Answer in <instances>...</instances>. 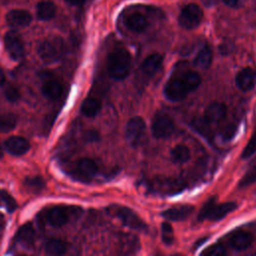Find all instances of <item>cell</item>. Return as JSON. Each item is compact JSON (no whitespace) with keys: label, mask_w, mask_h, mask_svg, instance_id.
I'll list each match as a JSON object with an SVG mask.
<instances>
[{"label":"cell","mask_w":256,"mask_h":256,"mask_svg":"<svg viewBox=\"0 0 256 256\" xmlns=\"http://www.w3.org/2000/svg\"><path fill=\"white\" fill-rule=\"evenodd\" d=\"M56 14V6L51 1H42L37 6V16L42 21L51 20Z\"/></svg>","instance_id":"cb8c5ba5"},{"label":"cell","mask_w":256,"mask_h":256,"mask_svg":"<svg viewBox=\"0 0 256 256\" xmlns=\"http://www.w3.org/2000/svg\"><path fill=\"white\" fill-rule=\"evenodd\" d=\"M146 133L145 121L140 116L131 118L125 128V139L131 147L139 146Z\"/></svg>","instance_id":"8992f818"},{"label":"cell","mask_w":256,"mask_h":256,"mask_svg":"<svg viewBox=\"0 0 256 256\" xmlns=\"http://www.w3.org/2000/svg\"><path fill=\"white\" fill-rule=\"evenodd\" d=\"M108 212L119 219L125 226L138 230V231H144L146 232L148 230L147 224L130 208L120 205H112L107 208Z\"/></svg>","instance_id":"277c9868"},{"label":"cell","mask_w":256,"mask_h":256,"mask_svg":"<svg viewBox=\"0 0 256 256\" xmlns=\"http://www.w3.org/2000/svg\"><path fill=\"white\" fill-rule=\"evenodd\" d=\"M174 122L172 118L164 113V112H157L152 120L151 130L152 134L157 139H165L170 137L174 132Z\"/></svg>","instance_id":"52a82bcc"},{"label":"cell","mask_w":256,"mask_h":256,"mask_svg":"<svg viewBox=\"0 0 256 256\" xmlns=\"http://www.w3.org/2000/svg\"><path fill=\"white\" fill-rule=\"evenodd\" d=\"M16 240L25 247H30L35 241V231L31 223L24 224L19 228L16 234Z\"/></svg>","instance_id":"44dd1931"},{"label":"cell","mask_w":256,"mask_h":256,"mask_svg":"<svg viewBox=\"0 0 256 256\" xmlns=\"http://www.w3.org/2000/svg\"><path fill=\"white\" fill-rule=\"evenodd\" d=\"M252 235L246 231L234 232L229 237L230 246L236 250H245L252 244Z\"/></svg>","instance_id":"ac0fdd59"},{"label":"cell","mask_w":256,"mask_h":256,"mask_svg":"<svg viewBox=\"0 0 256 256\" xmlns=\"http://www.w3.org/2000/svg\"><path fill=\"white\" fill-rule=\"evenodd\" d=\"M63 87L55 79H47L42 86V93L49 99H57L61 96Z\"/></svg>","instance_id":"603a6c76"},{"label":"cell","mask_w":256,"mask_h":256,"mask_svg":"<svg viewBox=\"0 0 256 256\" xmlns=\"http://www.w3.org/2000/svg\"><path fill=\"white\" fill-rule=\"evenodd\" d=\"M0 199L5 204V206L9 212H12L16 209L17 204H16L14 198L11 195H9L6 191H0Z\"/></svg>","instance_id":"e575fe53"},{"label":"cell","mask_w":256,"mask_h":256,"mask_svg":"<svg viewBox=\"0 0 256 256\" xmlns=\"http://www.w3.org/2000/svg\"><path fill=\"white\" fill-rule=\"evenodd\" d=\"M100 110H101V103L98 99L94 97H87L81 105V112L87 117L96 116Z\"/></svg>","instance_id":"d4e9b609"},{"label":"cell","mask_w":256,"mask_h":256,"mask_svg":"<svg viewBox=\"0 0 256 256\" xmlns=\"http://www.w3.org/2000/svg\"><path fill=\"white\" fill-rule=\"evenodd\" d=\"M131 68V55L124 48L113 50L108 57L107 70L109 76L114 80L125 79Z\"/></svg>","instance_id":"7a4b0ae2"},{"label":"cell","mask_w":256,"mask_h":256,"mask_svg":"<svg viewBox=\"0 0 256 256\" xmlns=\"http://www.w3.org/2000/svg\"><path fill=\"white\" fill-rule=\"evenodd\" d=\"M212 62V51L208 46H203L194 59V65L201 69H207Z\"/></svg>","instance_id":"484cf974"},{"label":"cell","mask_w":256,"mask_h":256,"mask_svg":"<svg viewBox=\"0 0 256 256\" xmlns=\"http://www.w3.org/2000/svg\"><path fill=\"white\" fill-rule=\"evenodd\" d=\"M67 249V242L59 238H51L45 243V251L49 256H63Z\"/></svg>","instance_id":"7402d4cb"},{"label":"cell","mask_w":256,"mask_h":256,"mask_svg":"<svg viewBox=\"0 0 256 256\" xmlns=\"http://www.w3.org/2000/svg\"><path fill=\"white\" fill-rule=\"evenodd\" d=\"M24 186L33 193H39L45 186V182L41 177H28L24 180Z\"/></svg>","instance_id":"f546056e"},{"label":"cell","mask_w":256,"mask_h":256,"mask_svg":"<svg viewBox=\"0 0 256 256\" xmlns=\"http://www.w3.org/2000/svg\"><path fill=\"white\" fill-rule=\"evenodd\" d=\"M200 83L201 78L197 72L185 71L167 81L164 87V95L169 101H182L189 93L197 89Z\"/></svg>","instance_id":"6da1fadb"},{"label":"cell","mask_w":256,"mask_h":256,"mask_svg":"<svg viewBox=\"0 0 256 256\" xmlns=\"http://www.w3.org/2000/svg\"><path fill=\"white\" fill-rule=\"evenodd\" d=\"M202 256H226V248L221 243L213 244L207 247L201 254Z\"/></svg>","instance_id":"4dcf8cb0"},{"label":"cell","mask_w":256,"mask_h":256,"mask_svg":"<svg viewBox=\"0 0 256 256\" xmlns=\"http://www.w3.org/2000/svg\"><path fill=\"white\" fill-rule=\"evenodd\" d=\"M65 52L64 41L59 36L43 40L38 46V55L45 63H53L62 58Z\"/></svg>","instance_id":"3957f363"},{"label":"cell","mask_w":256,"mask_h":256,"mask_svg":"<svg viewBox=\"0 0 256 256\" xmlns=\"http://www.w3.org/2000/svg\"><path fill=\"white\" fill-rule=\"evenodd\" d=\"M5 83V74L3 70L0 68V86H2Z\"/></svg>","instance_id":"74e56055"},{"label":"cell","mask_w":256,"mask_h":256,"mask_svg":"<svg viewBox=\"0 0 256 256\" xmlns=\"http://www.w3.org/2000/svg\"><path fill=\"white\" fill-rule=\"evenodd\" d=\"M125 25L130 31L139 33L146 29L148 21L143 14L136 12L127 16V18L125 19Z\"/></svg>","instance_id":"ffe728a7"},{"label":"cell","mask_w":256,"mask_h":256,"mask_svg":"<svg viewBox=\"0 0 256 256\" xmlns=\"http://www.w3.org/2000/svg\"><path fill=\"white\" fill-rule=\"evenodd\" d=\"M193 210L194 207L192 205H179L163 211L162 216L171 221H180L188 218Z\"/></svg>","instance_id":"e0dca14e"},{"label":"cell","mask_w":256,"mask_h":256,"mask_svg":"<svg viewBox=\"0 0 256 256\" xmlns=\"http://www.w3.org/2000/svg\"><path fill=\"white\" fill-rule=\"evenodd\" d=\"M98 172L96 162L90 158H81L75 162L73 174L81 181H90Z\"/></svg>","instance_id":"8fae6325"},{"label":"cell","mask_w":256,"mask_h":256,"mask_svg":"<svg viewBox=\"0 0 256 256\" xmlns=\"http://www.w3.org/2000/svg\"><path fill=\"white\" fill-rule=\"evenodd\" d=\"M222 1L224 2L225 5L229 7H235L239 3V0H222Z\"/></svg>","instance_id":"d590c367"},{"label":"cell","mask_w":256,"mask_h":256,"mask_svg":"<svg viewBox=\"0 0 256 256\" xmlns=\"http://www.w3.org/2000/svg\"><path fill=\"white\" fill-rule=\"evenodd\" d=\"M171 158L175 163L183 164L190 159V150L184 144H178L174 146L170 152Z\"/></svg>","instance_id":"4316f807"},{"label":"cell","mask_w":256,"mask_h":256,"mask_svg":"<svg viewBox=\"0 0 256 256\" xmlns=\"http://www.w3.org/2000/svg\"><path fill=\"white\" fill-rule=\"evenodd\" d=\"M75 210L77 209H70L64 206H54L46 209L42 213V219L52 227H61L69 221L71 214Z\"/></svg>","instance_id":"9c48e42d"},{"label":"cell","mask_w":256,"mask_h":256,"mask_svg":"<svg viewBox=\"0 0 256 256\" xmlns=\"http://www.w3.org/2000/svg\"><path fill=\"white\" fill-rule=\"evenodd\" d=\"M161 235H162V241L167 244L170 245L173 243V239H174V235H173V228L171 226V224H169L168 222H163L161 225Z\"/></svg>","instance_id":"1f68e13d"},{"label":"cell","mask_w":256,"mask_h":256,"mask_svg":"<svg viewBox=\"0 0 256 256\" xmlns=\"http://www.w3.org/2000/svg\"><path fill=\"white\" fill-rule=\"evenodd\" d=\"M255 153H256V130L254 131V133L252 134V136H251L250 140L248 141L247 145L243 149L242 158L247 159V158L251 157L252 155H254Z\"/></svg>","instance_id":"836d02e7"},{"label":"cell","mask_w":256,"mask_h":256,"mask_svg":"<svg viewBox=\"0 0 256 256\" xmlns=\"http://www.w3.org/2000/svg\"><path fill=\"white\" fill-rule=\"evenodd\" d=\"M152 191L162 194H175L184 189V184L174 178H157L150 182Z\"/></svg>","instance_id":"7c38bea8"},{"label":"cell","mask_w":256,"mask_h":256,"mask_svg":"<svg viewBox=\"0 0 256 256\" xmlns=\"http://www.w3.org/2000/svg\"><path fill=\"white\" fill-rule=\"evenodd\" d=\"M17 123V118L12 113L0 114V132L11 131Z\"/></svg>","instance_id":"f1b7e54d"},{"label":"cell","mask_w":256,"mask_h":256,"mask_svg":"<svg viewBox=\"0 0 256 256\" xmlns=\"http://www.w3.org/2000/svg\"><path fill=\"white\" fill-rule=\"evenodd\" d=\"M4 45L9 56L15 60H20L24 55V45L20 35L14 31H8L4 36Z\"/></svg>","instance_id":"30bf717a"},{"label":"cell","mask_w":256,"mask_h":256,"mask_svg":"<svg viewBox=\"0 0 256 256\" xmlns=\"http://www.w3.org/2000/svg\"><path fill=\"white\" fill-rule=\"evenodd\" d=\"M4 147L10 154L14 156H21L29 150L30 144L24 137L11 136L5 141Z\"/></svg>","instance_id":"2e32d148"},{"label":"cell","mask_w":256,"mask_h":256,"mask_svg":"<svg viewBox=\"0 0 256 256\" xmlns=\"http://www.w3.org/2000/svg\"><path fill=\"white\" fill-rule=\"evenodd\" d=\"M203 19V11L197 4L190 3L186 5L180 12L178 17L179 24L184 29L196 28Z\"/></svg>","instance_id":"ba28073f"},{"label":"cell","mask_w":256,"mask_h":256,"mask_svg":"<svg viewBox=\"0 0 256 256\" xmlns=\"http://www.w3.org/2000/svg\"><path fill=\"white\" fill-rule=\"evenodd\" d=\"M163 62V56L158 53L149 55L141 65V71L146 76H153L161 67Z\"/></svg>","instance_id":"d6986e66"},{"label":"cell","mask_w":256,"mask_h":256,"mask_svg":"<svg viewBox=\"0 0 256 256\" xmlns=\"http://www.w3.org/2000/svg\"><path fill=\"white\" fill-rule=\"evenodd\" d=\"M227 115V106L221 102L211 103L204 112V120L206 123L217 124L225 119Z\"/></svg>","instance_id":"4fadbf2b"},{"label":"cell","mask_w":256,"mask_h":256,"mask_svg":"<svg viewBox=\"0 0 256 256\" xmlns=\"http://www.w3.org/2000/svg\"><path fill=\"white\" fill-rule=\"evenodd\" d=\"M235 82L241 91L247 92L255 86L256 72L250 67L243 68L236 74Z\"/></svg>","instance_id":"5bb4252c"},{"label":"cell","mask_w":256,"mask_h":256,"mask_svg":"<svg viewBox=\"0 0 256 256\" xmlns=\"http://www.w3.org/2000/svg\"><path fill=\"white\" fill-rule=\"evenodd\" d=\"M174 256H180V255H174Z\"/></svg>","instance_id":"60d3db41"},{"label":"cell","mask_w":256,"mask_h":256,"mask_svg":"<svg viewBox=\"0 0 256 256\" xmlns=\"http://www.w3.org/2000/svg\"><path fill=\"white\" fill-rule=\"evenodd\" d=\"M236 203L234 202H225L221 204H216L215 199H209L202 207L199 213V220L209 219L213 221L220 220L224 218L227 214L231 213L236 209Z\"/></svg>","instance_id":"5b68a950"},{"label":"cell","mask_w":256,"mask_h":256,"mask_svg":"<svg viewBox=\"0 0 256 256\" xmlns=\"http://www.w3.org/2000/svg\"><path fill=\"white\" fill-rule=\"evenodd\" d=\"M3 157V148L1 146V143H0V158Z\"/></svg>","instance_id":"ab89813d"},{"label":"cell","mask_w":256,"mask_h":256,"mask_svg":"<svg viewBox=\"0 0 256 256\" xmlns=\"http://www.w3.org/2000/svg\"><path fill=\"white\" fill-rule=\"evenodd\" d=\"M256 182V157L250 162L245 174L239 181V188H245Z\"/></svg>","instance_id":"83f0119b"},{"label":"cell","mask_w":256,"mask_h":256,"mask_svg":"<svg viewBox=\"0 0 256 256\" xmlns=\"http://www.w3.org/2000/svg\"><path fill=\"white\" fill-rule=\"evenodd\" d=\"M69 4H71V5H80V4H82L85 0H66Z\"/></svg>","instance_id":"8d00e7d4"},{"label":"cell","mask_w":256,"mask_h":256,"mask_svg":"<svg viewBox=\"0 0 256 256\" xmlns=\"http://www.w3.org/2000/svg\"><path fill=\"white\" fill-rule=\"evenodd\" d=\"M6 21L11 27H26L32 21L30 12L24 9H14L7 13Z\"/></svg>","instance_id":"9a60e30c"},{"label":"cell","mask_w":256,"mask_h":256,"mask_svg":"<svg viewBox=\"0 0 256 256\" xmlns=\"http://www.w3.org/2000/svg\"><path fill=\"white\" fill-rule=\"evenodd\" d=\"M4 94H5L6 99L10 102H17L20 99V92H19L18 88L11 83H9L5 86Z\"/></svg>","instance_id":"d6a6232c"},{"label":"cell","mask_w":256,"mask_h":256,"mask_svg":"<svg viewBox=\"0 0 256 256\" xmlns=\"http://www.w3.org/2000/svg\"><path fill=\"white\" fill-rule=\"evenodd\" d=\"M4 226H5V220H4L3 215L0 213V233L3 231Z\"/></svg>","instance_id":"f35d334b"}]
</instances>
